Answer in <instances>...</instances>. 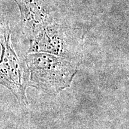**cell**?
<instances>
[{"instance_id": "obj_1", "label": "cell", "mask_w": 129, "mask_h": 129, "mask_svg": "<svg viewBox=\"0 0 129 129\" xmlns=\"http://www.w3.org/2000/svg\"><path fill=\"white\" fill-rule=\"evenodd\" d=\"M26 63L30 74V85L50 94L69 87L77 72L70 62L51 54H30Z\"/></svg>"}, {"instance_id": "obj_2", "label": "cell", "mask_w": 129, "mask_h": 129, "mask_svg": "<svg viewBox=\"0 0 129 129\" xmlns=\"http://www.w3.org/2000/svg\"><path fill=\"white\" fill-rule=\"evenodd\" d=\"M0 44L2 47L0 84L10 90L20 104L26 105L28 101L25 91L28 81L26 71L13 48L7 25H0Z\"/></svg>"}]
</instances>
